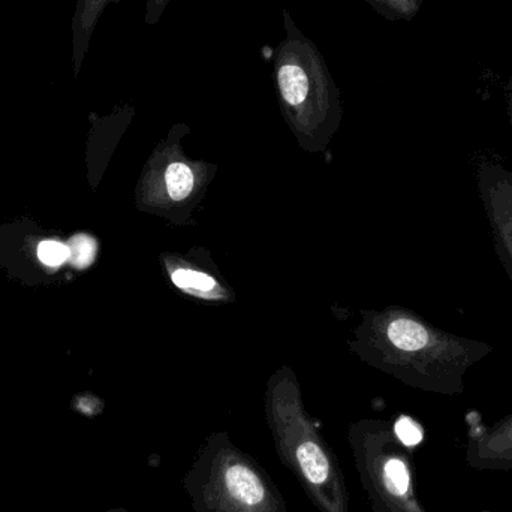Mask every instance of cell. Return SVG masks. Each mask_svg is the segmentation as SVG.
<instances>
[{
    "instance_id": "5bb4252c",
    "label": "cell",
    "mask_w": 512,
    "mask_h": 512,
    "mask_svg": "<svg viewBox=\"0 0 512 512\" xmlns=\"http://www.w3.org/2000/svg\"><path fill=\"white\" fill-rule=\"evenodd\" d=\"M507 104H508V117H510V122L512 126V78L508 81L507 84Z\"/></svg>"
},
{
    "instance_id": "7a4b0ae2",
    "label": "cell",
    "mask_w": 512,
    "mask_h": 512,
    "mask_svg": "<svg viewBox=\"0 0 512 512\" xmlns=\"http://www.w3.org/2000/svg\"><path fill=\"white\" fill-rule=\"evenodd\" d=\"M277 456L319 512H351L345 475L333 450L292 403L271 409Z\"/></svg>"
},
{
    "instance_id": "9a60e30c",
    "label": "cell",
    "mask_w": 512,
    "mask_h": 512,
    "mask_svg": "<svg viewBox=\"0 0 512 512\" xmlns=\"http://www.w3.org/2000/svg\"><path fill=\"white\" fill-rule=\"evenodd\" d=\"M105 512H131V511L125 510V508H111V510H108Z\"/></svg>"
},
{
    "instance_id": "8fae6325",
    "label": "cell",
    "mask_w": 512,
    "mask_h": 512,
    "mask_svg": "<svg viewBox=\"0 0 512 512\" xmlns=\"http://www.w3.org/2000/svg\"><path fill=\"white\" fill-rule=\"evenodd\" d=\"M71 256L69 248L59 242H42L38 246V258L50 267L62 265Z\"/></svg>"
},
{
    "instance_id": "4fadbf2b",
    "label": "cell",
    "mask_w": 512,
    "mask_h": 512,
    "mask_svg": "<svg viewBox=\"0 0 512 512\" xmlns=\"http://www.w3.org/2000/svg\"><path fill=\"white\" fill-rule=\"evenodd\" d=\"M170 2L171 0H147L146 23L152 26L158 24Z\"/></svg>"
},
{
    "instance_id": "2e32d148",
    "label": "cell",
    "mask_w": 512,
    "mask_h": 512,
    "mask_svg": "<svg viewBox=\"0 0 512 512\" xmlns=\"http://www.w3.org/2000/svg\"><path fill=\"white\" fill-rule=\"evenodd\" d=\"M481 512H495V511L484 510V511H481Z\"/></svg>"
},
{
    "instance_id": "3957f363",
    "label": "cell",
    "mask_w": 512,
    "mask_h": 512,
    "mask_svg": "<svg viewBox=\"0 0 512 512\" xmlns=\"http://www.w3.org/2000/svg\"><path fill=\"white\" fill-rule=\"evenodd\" d=\"M349 444L373 512H427L417 495L409 447L394 427L360 424L351 430Z\"/></svg>"
},
{
    "instance_id": "8992f818",
    "label": "cell",
    "mask_w": 512,
    "mask_h": 512,
    "mask_svg": "<svg viewBox=\"0 0 512 512\" xmlns=\"http://www.w3.org/2000/svg\"><path fill=\"white\" fill-rule=\"evenodd\" d=\"M466 463L477 471H512V414L469 435Z\"/></svg>"
},
{
    "instance_id": "6da1fadb",
    "label": "cell",
    "mask_w": 512,
    "mask_h": 512,
    "mask_svg": "<svg viewBox=\"0 0 512 512\" xmlns=\"http://www.w3.org/2000/svg\"><path fill=\"white\" fill-rule=\"evenodd\" d=\"M183 487L195 512H288L270 475L225 433L198 450Z\"/></svg>"
},
{
    "instance_id": "e0dca14e",
    "label": "cell",
    "mask_w": 512,
    "mask_h": 512,
    "mask_svg": "<svg viewBox=\"0 0 512 512\" xmlns=\"http://www.w3.org/2000/svg\"><path fill=\"white\" fill-rule=\"evenodd\" d=\"M511 78H512V74H511Z\"/></svg>"
},
{
    "instance_id": "52a82bcc",
    "label": "cell",
    "mask_w": 512,
    "mask_h": 512,
    "mask_svg": "<svg viewBox=\"0 0 512 512\" xmlns=\"http://www.w3.org/2000/svg\"><path fill=\"white\" fill-rule=\"evenodd\" d=\"M385 20L412 21L420 14L424 0H364Z\"/></svg>"
},
{
    "instance_id": "5b68a950",
    "label": "cell",
    "mask_w": 512,
    "mask_h": 512,
    "mask_svg": "<svg viewBox=\"0 0 512 512\" xmlns=\"http://www.w3.org/2000/svg\"><path fill=\"white\" fill-rule=\"evenodd\" d=\"M475 177L493 248L512 282V171L490 159L478 164Z\"/></svg>"
},
{
    "instance_id": "277c9868",
    "label": "cell",
    "mask_w": 512,
    "mask_h": 512,
    "mask_svg": "<svg viewBox=\"0 0 512 512\" xmlns=\"http://www.w3.org/2000/svg\"><path fill=\"white\" fill-rule=\"evenodd\" d=\"M285 38L274 56V80L280 101L291 114L306 116L309 108L316 114L330 113L337 89L325 57L318 45L307 38L288 9H283Z\"/></svg>"
},
{
    "instance_id": "ba28073f",
    "label": "cell",
    "mask_w": 512,
    "mask_h": 512,
    "mask_svg": "<svg viewBox=\"0 0 512 512\" xmlns=\"http://www.w3.org/2000/svg\"><path fill=\"white\" fill-rule=\"evenodd\" d=\"M165 182L173 200H185L194 188V174L185 164H173L168 167Z\"/></svg>"
},
{
    "instance_id": "7c38bea8",
    "label": "cell",
    "mask_w": 512,
    "mask_h": 512,
    "mask_svg": "<svg viewBox=\"0 0 512 512\" xmlns=\"http://www.w3.org/2000/svg\"><path fill=\"white\" fill-rule=\"evenodd\" d=\"M394 432H396L397 438H399L406 447L417 444L421 439V432L417 424L406 417L400 418V420L397 421L396 426H394Z\"/></svg>"
},
{
    "instance_id": "30bf717a",
    "label": "cell",
    "mask_w": 512,
    "mask_h": 512,
    "mask_svg": "<svg viewBox=\"0 0 512 512\" xmlns=\"http://www.w3.org/2000/svg\"><path fill=\"white\" fill-rule=\"evenodd\" d=\"M69 252H71L72 262H74L77 267H87V265L93 261V258H95V242L87 236L74 237Z\"/></svg>"
},
{
    "instance_id": "9c48e42d",
    "label": "cell",
    "mask_w": 512,
    "mask_h": 512,
    "mask_svg": "<svg viewBox=\"0 0 512 512\" xmlns=\"http://www.w3.org/2000/svg\"><path fill=\"white\" fill-rule=\"evenodd\" d=\"M173 282L183 289L194 288L198 291H210V289L215 288V280L212 277L204 273H198V271L185 270V268L174 271Z\"/></svg>"
}]
</instances>
